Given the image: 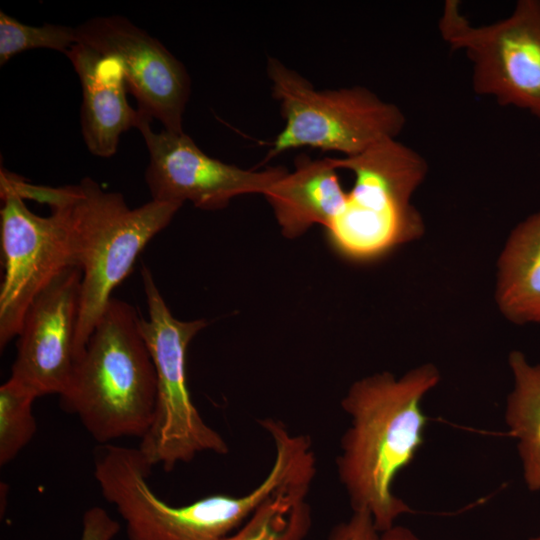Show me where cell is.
Masks as SVG:
<instances>
[{
  "label": "cell",
  "mask_w": 540,
  "mask_h": 540,
  "mask_svg": "<svg viewBox=\"0 0 540 540\" xmlns=\"http://www.w3.org/2000/svg\"><path fill=\"white\" fill-rule=\"evenodd\" d=\"M75 29L77 43L120 62L142 114L158 119L168 131L183 132L190 77L158 39L120 15L93 17Z\"/></svg>",
  "instance_id": "8fae6325"
},
{
  "label": "cell",
  "mask_w": 540,
  "mask_h": 540,
  "mask_svg": "<svg viewBox=\"0 0 540 540\" xmlns=\"http://www.w3.org/2000/svg\"><path fill=\"white\" fill-rule=\"evenodd\" d=\"M376 540H421L412 530L407 527L394 525L391 528L379 532Z\"/></svg>",
  "instance_id": "7402d4cb"
},
{
  "label": "cell",
  "mask_w": 540,
  "mask_h": 540,
  "mask_svg": "<svg viewBox=\"0 0 540 540\" xmlns=\"http://www.w3.org/2000/svg\"><path fill=\"white\" fill-rule=\"evenodd\" d=\"M439 381V370L431 363L398 378L375 373L355 381L341 401L350 424L336 460L338 477L353 512L368 513L378 532L411 512L393 485L424 442L422 402Z\"/></svg>",
  "instance_id": "6da1fadb"
},
{
  "label": "cell",
  "mask_w": 540,
  "mask_h": 540,
  "mask_svg": "<svg viewBox=\"0 0 540 540\" xmlns=\"http://www.w3.org/2000/svg\"><path fill=\"white\" fill-rule=\"evenodd\" d=\"M140 318L131 304L112 297L59 395L61 407L100 444L141 439L154 420L157 377Z\"/></svg>",
  "instance_id": "3957f363"
},
{
  "label": "cell",
  "mask_w": 540,
  "mask_h": 540,
  "mask_svg": "<svg viewBox=\"0 0 540 540\" xmlns=\"http://www.w3.org/2000/svg\"><path fill=\"white\" fill-rule=\"evenodd\" d=\"M81 280L79 267L65 269L33 300L24 317L10 377L38 397L61 395L71 380L77 362Z\"/></svg>",
  "instance_id": "7c38bea8"
},
{
  "label": "cell",
  "mask_w": 540,
  "mask_h": 540,
  "mask_svg": "<svg viewBox=\"0 0 540 540\" xmlns=\"http://www.w3.org/2000/svg\"><path fill=\"white\" fill-rule=\"evenodd\" d=\"M529 540H540V534L530 538Z\"/></svg>",
  "instance_id": "603a6c76"
},
{
  "label": "cell",
  "mask_w": 540,
  "mask_h": 540,
  "mask_svg": "<svg viewBox=\"0 0 540 540\" xmlns=\"http://www.w3.org/2000/svg\"><path fill=\"white\" fill-rule=\"evenodd\" d=\"M312 481H300L268 498L235 532L221 540H304L312 524L307 496Z\"/></svg>",
  "instance_id": "e0dca14e"
},
{
  "label": "cell",
  "mask_w": 540,
  "mask_h": 540,
  "mask_svg": "<svg viewBox=\"0 0 540 540\" xmlns=\"http://www.w3.org/2000/svg\"><path fill=\"white\" fill-rule=\"evenodd\" d=\"M495 298L509 321L540 324V210L511 231L498 259Z\"/></svg>",
  "instance_id": "9a60e30c"
},
{
  "label": "cell",
  "mask_w": 540,
  "mask_h": 540,
  "mask_svg": "<svg viewBox=\"0 0 540 540\" xmlns=\"http://www.w3.org/2000/svg\"><path fill=\"white\" fill-rule=\"evenodd\" d=\"M119 530L120 524L105 509L94 506L84 512L80 540H112Z\"/></svg>",
  "instance_id": "ffe728a7"
},
{
  "label": "cell",
  "mask_w": 540,
  "mask_h": 540,
  "mask_svg": "<svg viewBox=\"0 0 540 540\" xmlns=\"http://www.w3.org/2000/svg\"><path fill=\"white\" fill-rule=\"evenodd\" d=\"M151 121L145 116L137 129L149 153L145 180L152 200L218 210L237 196L263 195L288 172L282 166L255 171L225 163L204 153L184 131L154 132Z\"/></svg>",
  "instance_id": "30bf717a"
},
{
  "label": "cell",
  "mask_w": 540,
  "mask_h": 540,
  "mask_svg": "<svg viewBox=\"0 0 540 540\" xmlns=\"http://www.w3.org/2000/svg\"><path fill=\"white\" fill-rule=\"evenodd\" d=\"M0 347L19 335L33 300L65 269L76 266L66 221L57 209L33 213L24 199L0 181Z\"/></svg>",
  "instance_id": "9c48e42d"
},
{
  "label": "cell",
  "mask_w": 540,
  "mask_h": 540,
  "mask_svg": "<svg viewBox=\"0 0 540 540\" xmlns=\"http://www.w3.org/2000/svg\"><path fill=\"white\" fill-rule=\"evenodd\" d=\"M36 393L9 378L0 387V465L13 460L36 433L32 404Z\"/></svg>",
  "instance_id": "ac0fdd59"
},
{
  "label": "cell",
  "mask_w": 540,
  "mask_h": 540,
  "mask_svg": "<svg viewBox=\"0 0 540 540\" xmlns=\"http://www.w3.org/2000/svg\"><path fill=\"white\" fill-rule=\"evenodd\" d=\"M152 468L138 447L108 443L95 451V479L125 521L129 540H221L240 528L280 486L279 479L268 474L243 495L213 494L173 506L151 489Z\"/></svg>",
  "instance_id": "5b68a950"
},
{
  "label": "cell",
  "mask_w": 540,
  "mask_h": 540,
  "mask_svg": "<svg viewBox=\"0 0 540 540\" xmlns=\"http://www.w3.org/2000/svg\"><path fill=\"white\" fill-rule=\"evenodd\" d=\"M508 364L513 388L507 397L505 422L516 442L525 486L540 491V364L521 352H510Z\"/></svg>",
  "instance_id": "2e32d148"
},
{
  "label": "cell",
  "mask_w": 540,
  "mask_h": 540,
  "mask_svg": "<svg viewBox=\"0 0 540 540\" xmlns=\"http://www.w3.org/2000/svg\"><path fill=\"white\" fill-rule=\"evenodd\" d=\"M334 158L311 159L300 154L293 172L285 173L263 194L282 234L301 236L314 224L327 228L345 203Z\"/></svg>",
  "instance_id": "5bb4252c"
},
{
  "label": "cell",
  "mask_w": 540,
  "mask_h": 540,
  "mask_svg": "<svg viewBox=\"0 0 540 540\" xmlns=\"http://www.w3.org/2000/svg\"><path fill=\"white\" fill-rule=\"evenodd\" d=\"M1 179L23 199L59 210L66 221L75 265L82 271L75 335L77 361L103 314L112 291L129 275L148 242L173 219L182 204L152 200L131 209L117 192L93 179L49 187L4 170Z\"/></svg>",
  "instance_id": "7a4b0ae2"
},
{
  "label": "cell",
  "mask_w": 540,
  "mask_h": 540,
  "mask_svg": "<svg viewBox=\"0 0 540 540\" xmlns=\"http://www.w3.org/2000/svg\"><path fill=\"white\" fill-rule=\"evenodd\" d=\"M82 87L81 128L87 149L108 158L117 152L120 135L145 117L126 97L120 62L76 43L66 53Z\"/></svg>",
  "instance_id": "4fadbf2b"
},
{
  "label": "cell",
  "mask_w": 540,
  "mask_h": 540,
  "mask_svg": "<svg viewBox=\"0 0 540 540\" xmlns=\"http://www.w3.org/2000/svg\"><path fill=\"white\" fill-rule=\"evenodd\" d=\"M141 276L148 318L141 316L140 330L156 371L157 402L153 423L138 448L152 467L161 465L166 471L190 462L199 453L225 455L228 444L198 412L186 378L188 345L207 322L175 318L146 265Z\"/></svg>",
  "instance_id": "52a82bcc"
},
{
  "label": "cell",
  "mask_w": 540,
  "mask_h": 540,
  "mask_svg": "<svg viewBox=\"0 0 540 540\" xmlns=\"http://www.w3.org/2000/svg\"><path fill=\"white\" fill-rule=\"evenodd\" d=\"M334 161L338 169L354 175L344 205L326 228L343 256L376 259L423 235V218L411 201L428 172L421 154L397 139H387Z\"/></svg>",
  "instance_id": "277c9868"
},
{
  "label": "cell",
  "mask_w": 540,
  "mask_h": 540,
  "mask_svg": "<svg viewBox=\"0 0 540 540\" xmlns=\"http://www.w3.org/2000/svg\"><path fill=\"white\" fill-rule=\"evenodd\" d=\"M439 31L452 50L464 52L471 62L476 94L540 121V0H520L509 16L481 26L471 24L458 1L448 0Z\"/></svg>",
  "instance_id": "ba28073f"
},
{
  "label": "cell",
  "mask_w": 540,
  "mask_h": 540,
  "mask_svg": "<svg viewBox=\"0 0 540 540\" xmlns=\"http://www.w3.org/2000/svg\"><path fill=\"white\" fill-rule=\"evenodd\" d=\"M378 531L366 512H352L351 517L337 525L328 540H376Z\"/></svg>",
  "instance_id": "44dd1931"
},
{
  "label": "cell",
  "mask_w": 540,
  "mask_h": 540,
  "mask_svg": "<svg viewBox=\"0 0 540 540\" xmlns=\"http://www.w3.org/2000/svg\"><path fill=\"white\" fill-rule=\"evenodd\" d=\"M77 43L75 27L24 24L0 11V65L27 50L46 48L66 54Z\"/></svg>",
  "instance_id": "d6986e66"
},
{
  "label": "cell",
  "mask_w": 540,
  "mask_h": 540,
  "mask_svg": "<svg viewBox=\"0 0 540 540\" xmlns=\"http://www.w3.org/2000/svg\"><path fill=\"white\" fill-rule=\"evenodd\" d=\"M266 69L285 124L270 143L265 161L301 147L351 157L381 141L397 139L405 126L402 110L366 87L316 90L272 57Z\"/></svg>",
  "instance_id": "8992f818"
}]
</instances>
